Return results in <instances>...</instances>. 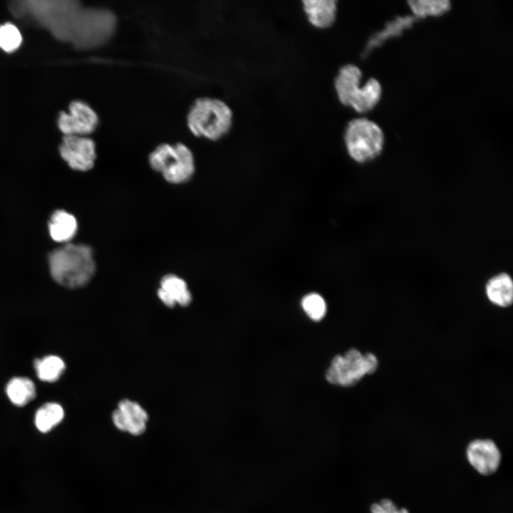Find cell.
Returning a JSON list of instances; mask_svg holds the SVG:
<instances>
[{
	"mask_svg": "<svg viewBox=\"0 0 513 513\" xmlns=\"http://www.w3.org/2000/svg\"><path fill=\"white\" fill-rule=\"evenodd\" d=\"M117 20L106 9H81L74 24L71 38L79 48L101 46L113 35Z\"/></svg>",
	"mask_w": 513,
	"mask_h": 513,
	"instance_id": "cell-6",
	"label": "cell"
},
{
	"mask_svg": "<svg viewBox=\"0 0 513 513\" xmlns=\"http://www.w3.org/2000/svg\"><path fill=\"white\" fill-rule=\"evenodd\" d=\"M112 420L120 431L138 436L145 431L148 415L138 403L124 399L113 412Z\"/></svg>",
	"mask_w": 513,
	"mask_h": 513,
	"instance_id": "cell-11",
	"label": "cell"
},
{
	"mask_svg": "<svg viewBox=\"0 0 513 513\" xmlns=\"http://www.w3.org/2000/svg\"><path fill=\"white\" fill-rule=\"evenodd\" d=\"M302 9L308 21L315 28H328L336 22L338 1L336 0H305Z\"/></svg>",
	"mask_w": 513,
	"mask_h": 513,
	"instance_id": "cell-13",
	"label": "cell"
},
{
	"mask_svg": "<svg viewBox=\"0 0 513 513\" xmlns=\"http://www.w3.org/2000/svg\"><path fill=\"white\" fill-rule=\"evenodd\" d=\"M489 301L499 308H508L513 303V280L507 272H499L490 277L484 286Z\"/></svg>",
	"mask_w": 513,
	"mask_h": 513,
	"instance_id": "cell-14",
	"label": "cell"
},
{
	"mask_svg": "<svg viewBox=\"0 0 513 513\" xmlns=\"http://www.w3.org/2000/svg\"><path fill=\"white\" fill-rule=\"evenodd\" d=\"M64 417L63 408L58 403H48L36 413L35 425L42 432H47L56 427Z\"/></svg>",
	"mask_w": 513,
	"mask_h": 513,
	"instance_id": "cell-18",
	"label": "cell"
},
{
	"mask_svg": "<svg viewBox=\"0 0 513 513\" xmlns=\"http://www.w3.org/2000/svg\"><path fill=\"white\" fill-rule=\"evenodd\" d=\"M467 458L472 467L482 475L494 473L501 462V452L490 439H476L467 447Z\"/></svg>",
	"mask_w": 513,
	"mask_h": 513,
	"instance_id": "cell-10",
	"label": "cell"
},
{
	"mask_svg": "<svg viewBox=\"0 0 513 513\" xmlns=\"http://www.w3.org/2000/svg\"><path fill=\"white\" fill-rule=\"evenodd\" d=\"M52 278L70 289L86 285L95 272L92 249L83 244H66L51 251L48 256Z\"/></svg>",
	"mask_w": 513,
	"mask_h": 513,
	"instance_id": "cell-1",
	"label": "cell"
},
{
	"mask_svg": "<svg viewBox=\"0 0 513 513\" xmlns=\"http://www.w3.org/2000/svg\"><path fill=\"white\" fill-rule=\"evenodd\" d=\"M233 118V112L224 101L216 98L201 97L191 105L187 115V125L196 137L214 141L229 132Z\"/></svg>",
	"mask_w": 513,
	"mask_h": 513,
	"instance_id": "cell-2",
	"label": "cell"
},
{
	"mask_svg": "<svg viewBox=\"0 0 513 513\" xmlns=\"http://www.w3.org/2000/svg\"><path fill=\"white\" fill-rule=\"evenodd\" d=\"M59 152L68 166L78 171L90 170L96 159L95 142L86 136L65 135Z\"/></svg>",
	"mask_w": 513,
	"mask_h": 513,
	"instance_id": "cell-8",
	"label": "cell"
},
{
	"mask_svg": "<svg viewBox=\"0 0 513 513\" xmlns=\"http://www.w3.org/2000/svg\"><path fill=\"white\" fill-rule=\"evenodd\" d=\"M98 124V117L87 103L76 100L72 102L68 113L59 114L58 125L65 135L86 136L93 132Z\"/></svg>",
	"mask_w": 513,
	"mask_h": 513,
	"instance_id": "cell-9",
	"label": "cell"
},
{
	"mask_svg": "<svg viewBox=\"0 0 513 513\" xmlns=\"http://www.w3.org/2000/svg\"><path fill=\"white\" fill-rule=\"evenodd\" d=\"M22 41L19 29L11 24L0 26V48L6 52L16 51Z\"/></svg>",
	"mask_w": 513,
	"mask_h": 513,
	"instance_id": "cell-22",
	"label": "cell"
},
{
	"mask_svg": "<svg viewBox=\"0 0 513 513\" xmlns=\"http://www.w3.org/2000/svg\"><path fill=\"white\" fill-rule=\"evenodd\" d=\"M362 75L359 67L348 63L339 68L333 81L339 102L359 113H365L373 109L382 94L380 83L375 78H369L361 87Z\"/></svg>",
	"mask_w": 513,
	"mask_h": 513,
	"instance_id": "cell-3",
	"label": "cell"
},
{
	"mask_svg": "<svg viewBox=\"0 0 513 513\" xmlns=\"http://www.w3.org/2000/svg\"><path fill=\"white\" fill-rule=\"evenodd\" d=\"M148 162L167 182L176 185L187 182L195 169L192 152L181 142L160 144L150 153Z\"/></svg>",
	"mask_w": 513,
	"mask_h": 513,
	"instance_id": "cell-4",
	"label": "cell"
},
{
	"mask_svg": "<svg viewBox=\"0 0 513 513\" xmlns=\"http://www.w3.org/2000/svg\"><path fill=\"white\" fill-rule=\"evenodd\" d=\"M305 313L314 321L322 319L326 312V304L323 298L316 293L305 296L301 301Z\"/></svg>",
	"mask_w": 513,
	"mask_h": 513,
	"instance_id": "cell-21",
	"label": "cell"
},
{
	"mask_svg": "<svg viewBox=\"0 0 513 513\" xmlns=\"http://www.w3.org/2000/svg\"><path fill=\"white\" fill-rule=\"evenodd\" d=\"M408 4L417 19L442 15L451 6L448 0H410Z\"/></svg>",
	"mask_w": 513,
	"mask_h": 513,
	"instance_id": "cell-20",
	"label": "cell"
},
{
	"mask_svg": "<svg viewBox=\"0 0 513 513\" xmlns=\"http://www.w3.org/2000/svg\"><path fill=\"white\" fill-rule=\"evenodd\" d=\"M157 294L160 300L170 308L176 304L187 306L192 301V294L187 283L172 274L165 275L161 279Z\"/></svg>",
	"mask_w": 513,
	"mask_h": 513,
	"instance_id": "cell-12",
	"label": "cell"
},
{
	"mask_svg": "<svg viewBox=\"0 0 513 513\" xmlns=\"http://www.w3.org/2000/svg\"><path fill=\"white\" fill-rule=\"evenodd\" d=\"M418 19L414 16H399L386 24L384 29L373 35L368 40L364 55L370 52L373 48L380 46L387 39L398 36L403 31L409 28Z\"/></svg>",
	"mask_w": 513,
	"mask_h": 513,
	"instance_id": "cell-16",
	"label": "cell"
},
{
	"mask_svg": "<svg viewBox=\"0 0 513 513\" xmlns=\"http://www.w3.org/2000/svg\"><path fill=\"white\" fill-rule=\"evenodd\" d=\"M34 368L38 378L45 382L56 381L63 373L64 361L56 356H48L34 361Z\"/></svg>",
	"mask_w": 513,
	"mask_h": 513,
	"instance_id": "cell-19",
	"label": "cell"
},
{
	"mask_svg": "<svg viewBox=\"0 0 513 513\" xmlns=\"http://www.w3.org/2000/svg\"><path fill=\"white\" fill-rule=\"evenodd\" d=\"M379 362L372 353H362L356 348L348 350L343 356H336L326 371V380L334 385L352 386L366 375L375 373Z\"/></svg>",
	"mask_w": 513,
	"mask_h": 513,
	"instance_id": "cell-7",
	"label": "cell"
},
{
	"mask_svg": "<svg viewBox=\"0 0 513 513\" xmlns=\"http://www.w3.org/2000/svg\"><path fill=\"white\" fill-rule=\"evenodd\" d=\"M343 140L349 156L358 163H366L378 157L383 149L384 135L375 122L358 118L350 120Z\"/></svg>",
	"mask_w": 513,
	"mask_h": 513,
	"instance_id": "cell-5",
	"label": "cell"
},
{
	"mask_svg": "<svg viewBox=\"0 0 513 513\" xmlns=\"http://www.w3.org/2000/svg\"><path fill=\"white\" fill-rule=\"evenodd\" d=\"M370 512L371 513H409L406 508L398 509L393 502L388 499L373 503L370 507Z\"/></svg>",
	"mask_w": 513,
	"mask_h": 513,
	"instance_id": "cell-23",
	"label": "cell"
},
{
	"mask_svg": "<svg viewBox=\"0 0 513 513\" xmlns=\"http://www.w3.org/2000/svg\"><path fill=\"white\" fill-rule=\"evenodd\" d=\"M6 395L10 401L17 406H24L36 397V387L31 380L25 377L11 379L6 387Z\"/></svg>",
	"mask_w": 513,
	"mask_h": 513,
	"instance_id": "cell-17",
	"label": "cell"
},
{
	"mask_svg": "<svg viewBox=\"0 0 513 513\" xmlns=\"http://www.w3.org/2000/svg\"><path fill=\"white\" fill-rule=\"evenodd\" d=\"M48 226L52 239L60 243H66L71 240L78 229L76 217L63 209L56 210L52 214Z\"/></svg>",
	"mask_w": 513,
	"mask_h": 513,
	"instance_id": "cell-15",
	"label": "cell"
}]
</instances>
